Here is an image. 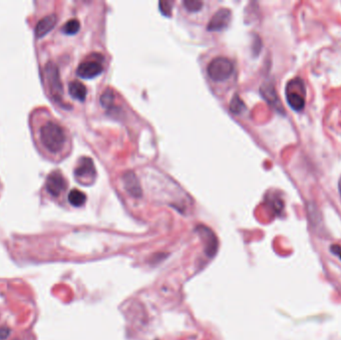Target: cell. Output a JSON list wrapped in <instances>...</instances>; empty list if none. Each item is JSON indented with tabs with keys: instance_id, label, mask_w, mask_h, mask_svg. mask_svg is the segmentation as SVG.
Returning a JSON list of instances; mask_svg holds the SVG:
<instances>
[{
	"instance_id": "cell-1",
	"label": "cell",
	"mask_w": 341,
	"mask_h": 340,
	"mask_svg": "<svg viewBox=\"0 0 341 340\" xmlns=\"http://www.w3.org/2000/svg\"><path fill=\"white\" fill-rule=\"evenodd\" d=\"M39 139L42 146L50 153H60L66 144V133L64 129L53 121L46 122L39 132Z\"/></svg>"
},
{
	"instance_id": "cell-2",
	"label": "cell",
	"mask_w": 341,
	"mask_h": 340,
	"mask_svg": "<svg viewBox=\"0 0 341 340\" xmlns=\"http://www.w3.org/2000/svg\"><path fill=\"white\" fill-rule=\"evenodd\" d=\"M285 97L287 104L292 110L296 112L302 111L306 100V88L304 81L299 77L289 80L285 87Z\"/></svg>"
},
{
	"instance_id": "cell-3",
	"label": "cell",
	"mask_w": 341,
	"mask_h": 340,
	"mask_svg": "<svg viewBox=\"0 0 341 340\" xmlns=\"http://www.w3.org/2000/svg\"><path fill=\"white\" fill-rule=\"evenodd\" d=\"M209 77L216 82L228 80L234 73V64L227 57H216L208 65Z\"/></svg>"
},
{
	"instance_id": "cell-4",
	"label": "cell",
	"mask_w": 341,
	"mask_h": 340,
	"mask_svg": "<svg viewBox=\"0 0 341 340\" xmlns=\"http://www.w3.org/2000/svg\"><path fill=\"white\" fill-rule=\"evenodd\" d=\"M45 75H46V79H47L48 86H49L52 96L57 102L61 103L62 96H63V86L61 83L59 71L56 65L49 62L45 67Z\"/></svg>"
},
{
	"instance_id": "cell-5",
	"label": "cell",
	"mask_w": 341,
	"mask_h": 340,
	"mask_svg": "<svg viewBox=\"0 0 341 340\" xmlns=\"http://www.w3.org/2000/svg\"><path fill=\"white\" fill-rule=\"evenodd\" d=\"M102 59L101 55L93 56L92 59H88L82 62L77 68V75L82 79H93L99 76L103 70V63L100 61Z\"/></svg>"
},
{
	"instance_id": "cell-6",
	"label": "cell",
	"mask_w": 341,
	"mask_h": 340,
	"mask_svg": "<svg viewBox=\"0 0 341 340\" xmlns=\"http://www.w3.org/2000/svg\"><path fill=\"white\" fill-rule=\"evenodd\" d=\"M196 232L205 244V253L210 257H213L217 254L219 243L214 232L206 226H198Z\"/></svg>"
},
{
	"instance_id": "cell-7",
	"label": "cell",
	"mask_w": 341,
	"mask_h": 340,
	"mask_svg": "<svg viewBox=\"0 0 341 340\" xmlns=\"http://www.w3.org/2000/svg\"><path fill=\"white\" fill-rule=\"evenodd\" d=\"M232 20V11L228 8L218 10L208 24L209 31H221L228 27Z\"/></svg>"
},
{
	"instance_id": "cell-8",
	"label": "cell",
	"mask_w": 341,
	"mask_h": 340,
	"mask_svg": "<svg viewBox=\"0 0 341 340\" xmlns=\"http://www.w3.org/2000/svg\"><path fill=\"white\" fill-rule=\"evenodd\" d=\"M67 188V183L62 174L58 171L52 172L47 180H46V189L47 192L53 196V197H58L61 195Z\"/></svg>"
},
{
	"instance_id": "cell-9",
	"label": "cell",
	"mask_w": 341,
	"mask_h": 340,
	"mask_svg": "<svg viewBox=\"0 0 341 340\" xmlns=\"http://www.w3.org/2000/svg\"><path fill=\"white\" fill-rule=\"evenodd\" d=\"M74 174L79 181L84 182V183H87L91 180H94L96 178L97 172L95 169V165H94L93 160L90 159V158H87V157L80 159L79 164H78L77 168L75 169Z\"/></svg>"
},
{
	"instance_id": "cell-10",
	"label": "cell",
	"mask_w": 341,
	"mask_h": 340,
	"mask_svg": "<svg viewBox=\"0 0 341 340\" xmlns=\"http://www.w3.org/2000/svg\"><path fill=\"white\" fill-rule=\"evenodd\" d=\"M123 182L126 191L134 198H140L142 196V188L138 181L136 174L132 171H128L123 175Z\"/></svg>"
},
{
	"instance_id": "cell-11",
	"label": "cell",
	"mask_w": 341,
	"mask_h": 340,
	"mask_svg": "<svg viewBox=\"0 0 341 340\" xmlns=\"http://www.w3.org/2000/svg\"><path fill=\"white\" fill-rule=\"evenodd\" d=\"M57 23V16L55 14H50L44 18H42L36 25L35 34L36 37L41 38L48 34L56 25Z\"/></svg>"
},
{
	"instance_id": "cell-12",
	"label": "cell",
	"mask_w": 341,
	"mask_h": 340,
	"mask_svg": "<svg viewBox=\"0 0 341 340\" xmlns=\"http://www.w3.org/2000/svg\"><path fill=\"white\" fill-rule=\"evenodd\" d=\"M261 94L263 96V98L270 104L272 105L274 108H276L279 111H282L281 105L279 103V100L275 94V91L273 89V87L269 84H264L261 86Z\"/></svg>"
},
{
	"instance_id": "cell-13",
	"label": "cell",
	"mask_w": 341,
	"mask_h": 340,
	"mask_svg": "<svg viewBox=\"0 0 341 340\" xmlns=\"http://www.w3.org/2000/svg\"><path fill=\"white\" fill-rule=\"evenodd\" d=\"M69 93L74 99L78 101H84L87 96V89L80 81H72L69 84Z\"/></svg>"
},
{
	"instance_id": "cell-14",
	"label": "cell",
	"mask_w": 341,
	"mask_h": 340,
	"mask_svg": "<svg viewBox=\"0 0 341 340\" xmlns=\"http://www.w3.org/2000/svg\"><path fill=\"white\" fill-rule=\"evenodd\" d=\"M86 195L79 190H72L68 195V201L73 207H82L85 204Z\"/></svg>"
},
{
	"instance_id": "cell-15",
	"label": "cell",
	"mask_w": 341,
	"mask_h": 340,
	"mask_svg": "<svg viewBox=\"0 0 341 340\" xmlns=\"http://www.w3.org/2000/svg\"><path fill=\"white\" fill-rule=\"evenodd\" d=\"M114 100H115L114 92L111 89H106L103 92V94L101 95V98H100L101 105L104 108H106V109H109V108H111L113 106Z\"/></svg>"
},
{
	"instance_id": "cell-16",
	"label": "cell",
	"mask_w": 341,
	"mask_h": 340,
	"mask_svg": "<svg viewBox=\"0 0 341 340\" xmlns=\"http://www.w3.org/2000/svg\"><path fill=\"white\" fill-rule=\"evenodd\" d=\"M80 30V22L77 19H71L66 22L63 27V32L67 35H74Z\"/></svg>"
},
{
	"instance_id": "cell-17",
	"label": "cell",
	"mask_w": 341,
	"mask_h": 340,
	"mask_svg": "<svg viewBox=\"0 0 341 340\" xmlns=\"http://www.w3.org/2000/svg\"><path fill=\"white\" fill-rule=\"evenodd\" d=\"M245 104L243 102V100L239 97V95H235L231 101V105H230V109L234 114H240L243 112V110L245 109Z\"/></svg>"
},
{
	"instance_id": "cell-18",
	"label": "cell",
	"mask_w": 341,
	"mask_h": 340,
	"mask_svg": "<svg viewBox=\"0 0 341 340\" xmlns=\"http://www.w3.org/2000/svg\"><path fill=\"white\" fill-rule=\"evenodd\" d=\"M183 4L186 7V9L190 12H197L201 10L203 7V2L197 0H185Z\"/></svg>"
},
{
	"instance_id": "cell-19",
	"label": "cell",
	"mask_w": 341,
	"mask_h": 340,
	"mask_svg": "<svg viewBox=\"0 0 341 340\" xmlns=\"http://www.w3.org/2000/svg\"><path fill=\"white\" fill-rule=\"evenodd\" d=\"M159 6H160L161 12L164 15H166V16H170L172 15V4H170V2H168V1H160L159 2Z\"/></svg>"
},
{
	"instance_id": "cell-20",
	"label": "cell",
	"mask_w": 341,
	"mask_h": 340,
	"mask_svg": "<svg viewBox=\"0 0 341 340\" xmlns=\"http://www.w3.org/2000/svg\"><path fill=\"white\" fill-rule=\"evenodd\" d=\"M330 252L336 256H338L341 259V246L339 245H332L330 247Z\"/></svg>"
},
{
	"instance_id": "cell-21",
	"label": "cell",
	"mask_w": 341,
	"mask_h": 340,
	"mask_svg": "<svg viewBox=\"0 0 341 340\" xmlns=\"http://www.w3.org/2000/svg\"><path fill=\"white\" fill-rule=\"evenodd\" d=\"M338 190H339V194H340L341 197V178L340 180H339V183H338Z\"/></svg>"
}]
</instances>
